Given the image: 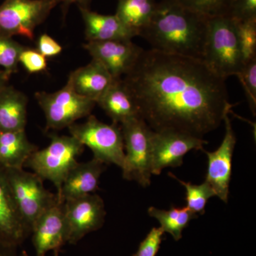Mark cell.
<instances>
[{
    "label": "cell",
    "mask_w": 256,
    "mask_h": 256,
    "mask_svg": "<svg viewBox=\"0 0 256 256\" xmlns=\"http://www.w3.org/2000/svg\"><path fill=\"white\" fill-rule=\"evenodd\" d=\"M141 118L154 132L202 138L230 112L226 79L202 60L144 50L122 79Z\"/></svg>",
    "instance_id": "obj_1"
},
{
    "label": "cell",
    "mask_w": 256,
    "mask_h": 256,
    "mask_svg": "<svg viewBox=\"0 0 256 256\" xmlns=\"http://www.w3.org/2000/svg\"><path fill=\"white\" fill-rule=\"evenodd\" d=\"M207 28L208 18L184 8L176 0H162L140 36L152 50L203 60Z\"/></svg>",
    "instance_id": "obj_2"
},
{
    "label": "cell",
    "mask_w": 256,
    "mask_h": 256,
    "mask_svg": "<svg viewBox=\"0 0 256 256\" xmlns=\"http://www.w3.org/2000/svg\"><path fill=\"white\" fill-rule=\"evenodd\" d=\"M203 62L218 76H237L244 67L236 24L230 16L208 18Z\"/></svg>",
    "instance_id": "obj_3"
},
{
    "label": "cell",
    "mask_w": 256,
    "mask_h": 256,
    "mask_svg": "<svg viewBox=\"0 0 256 256\" xmlns=\"http://www.w3.org/2000/svg\"><path fill=\"white\" fill-rule=\"evenodd\" d=\"M50 138V144L44 149L36 150L24 166L30 168L42 180L53 183L58 196L64 180L78 163L77 158L84 152V146L70 134H52Z\"/></svg>",
    "instance_id": "obj_4"
},
{
    "label": "cell",
    "mask_w": 256,
    "mask_h": 256,
    "mask_svg": "<svg viewBox=\"0 0 256 256\" xmlns=\"http://www.w3.org/2000/svg\"><path fill=\"white\" fill-rule=\"evenodd\" d=\"M124 136V161L122 176L137 182L142 188L151 183L152 134L153 131L141 118L120 124Z\"/></svg>",
    "instance_id": "obj_5"
},
{
    "label": "cell",
    "mask_w": 256,
    "mask_h": 256,
    "mask_svg": "<svg viewBox=\"0 0 256 256\" xmlns=\"http://www.w3.org/2000/svg\"><path fill=\"white\" fill-rule=\"evenodd\" d=\"M68 128L70 136L92 151L94 158L122 169L126 154L124 136L118 124H104L90 114L84 124H74Z\"/></svg>",
    "instance_id": "obj_6"
},
{
    "label": "cell",
    "mask_w": 256,
    "mask_h": 256,
    "mask_svg": "<svg viewBox=\"0 0 256 256\" xmlns=\"http://www.w3.org/2000/svg\"><path fill=\"white\" fill-rule=\"evenodd\" d=\"M10 190L20 215L31 230L38 217L58 198L47 190L44 180L24 169L4 168Z\"/></svg>",
    "instance_id": "obj_7"
},
{
    "label": "cell",
    "mask_w": 256,
    "mask_h": 256,
    "mask_svg": "<svg viewBox=\"0 0 256 256\" xmlns=\"http://www.w3.org/2000/svg\"><path fill=\"white\" fill-rule=\"evenodd\" d=\"M35 98L46 118V128L62 130L92 114L96 102L79 95L67 82L54 92H37Z\"/></svg>",
    "instance_id": "obj_8"
},
{
    "label": "cell",
    "mask_w": 256,
    "mask_h": 256,
    "mask_svg": "<svg viewBox=\"0 0 256 256\" xmlns=\"http://www.w3.org/2000/svg\"><path fill=\"white\" fill-rule=\"evenodd\" d=\"M62 0H4L0 4V32L33 40L34 32Z\"/></svg>",
    "instance_id": "obj_9"
},
{
    "label": "cell",
    "mask_w": 256,
    "mask_h": 256,
    "mask_svg": "<svg viewBox=\"0 0 256 256\" xmlns=\"http://www.w3.org/2000/svg\"><path fill=\"white\" fill-rule=\"evenodd\" d=\"M67 242L76 244L86 235L100 228L106 212L104 200L96 194L64 202Z\"/></svg>",
    "instance_id": "obj_10"
},
{
    "label": "cell",
    "mask_w": 256,
    "mask_h": 256,
    "mask_svg": "<svg viewBox=\"0 0 256 256\" xmlns=\"http://www.w3.org/2000/svg\"><path fill=\"white\" fill-rule=\"evenodd\" d=\"M153 131V130H152ZM207 141L182 134L162 131L152 134V174L160 175L166 168L183 164L184 156L191 150H203Z\"/></svg>",
    "instance_id": "obj_11"
},
{
    "label": "cell",
    "mask_w": 256,
    "mask_h": 256,
    "mask_svg": "<svg viewBox=\"0 0 256 256\" xmlns=\"http://www.w3.org/2000/svg\"><path fill=\"white\" fill-rule=\"evenodd\" d=\"M228 112L224 117L226 132L222 144L214 152L203 150L208 158V168L205 182L210 185L215 196L225 203L228 202L229 186L232 180V158L236 144V137L232 128Z\"/></svg>",
    "instance_id": "obj_12"
},
{
    "label": "cell",
    "mask_w": 256,
    "mask_h": 256,
    "mask_svg": "<svg viewBox=\"0 0 256 256\" xmlns=\"http://www.w3.org/2000/svg\"><path fill=\"white\" fill-rule=\"evenodd\" d=\"M84 48L92 60L105 66L114 79H120L122 76L127 75L143 50L132 40L88 42L84 44Z\"/></svg>",
    "instance_id": "obj_13"
},
{
    "label": "cell",
    "mask_w": 256,
    "mask_h": 256,
    "mask_svg": "<svg viewBox=\"0 0 256 256\" xmlns=\"http://www.w3.org/2000/svg\"><path fill=\"white\" fill-rule=\"evenodd\" d=\"M64 206V202L58 200L43 212L32 226V242L36 256H45L50 250H60L67 242Z\"/></svg>",
    "instance_id": "obj_14"
},
{
    "label": "cell",
    "mask_w": 256,
    "mask_h": 256,
    "mask_svg": "<svg viewBox=\"0 0 256 256\" xmlns=\"http://www.w3.org/2000/svg\"><path fill=\"white\" fill-rule=\"evenodd\" d=\"M30 234L15 204L4 168L0 166V242L18 248Z\"/></svg>",
    "instance_id": "obj_15"
},
{
    "label": "cell",
    "mask_w": 256,
    "mask_h": 256,
    "mask_svg": "<svg viewBox=\"0 0 256 256\" xmlns=\"http://www.w3.org/2000/svg\"><path fill=\"white\" fill-rule=\"evenodd\" d=\"M106 165L95 158L86 162L77 163L64 180L58 200L64 202L95 194Z\"/></svg>",
    "instance_id": "obj_16"
},
{
    "label": "cell",
    "mask_w": 256,
    "mask_h": 256,
    "mask_svg": "<svg viewBox=\"0 0 256 256\" xmlns=\"http://www.w3.org/2000/svg\"><path fill=\"white\" fill-rule=\"evenodd\" d=\"M116 79L102 64L95 60L69 74L68 82L79 95L97 100Z\"/></svg>",
    "instance_id": "obj_17"
},
{
    "label": "cell",
    "mask_w": 256,
    "mask_h": 256,
    "mask_svg": "<svg viewBox=\"0 0 256 256\" xmlns=\"http://www.w3.org/2000/svg\"><path fill=\"white\" fill-rule=\"evenodd\" d=\"M85 25L88 42H106L112 40H132L138 36L114 15L101 14L90 8H78Z\"/></svg>",
    "instance_id": "obj_18"
},
{
    "label": "cell",
    "mask_w": 256,
    "mask_h": 256,
    "mask_svg": "<svg viewBox=\"0 0 256 256\" xmlns=\"http://www.w3.org/2000/svg\"><path fill=\"white\" fill-rule=\"evenodd\" d=\"M114 124H121L139 118V110L122 78L116 79L112 85L96 102Z\"/></svg>",
    "instance_id": "obj_19"
},
{
    "label": "cell",
    "mask_w": 256,
    "mask_h": 256,
    "mask_svg": "<svg viewBox=\"0 0 256 256\" xmlns=\"http://www.w3.org/2000/svg\"><path fill=\"white\" fill-rule=\"evenodd\" d=\"M28 102L26 96L11 86L0 90V132L25 130Z\"/></svg>",
    "instance_id": "obj_20"
},
{
    "label": "cell",
    "mask_w": 256,
    "mask_h": 256,
    "mask_svg": "<svg viewBox=\"0 0 256 256\" xmlns=\"http://www.w3.org/2000/svg\"><path fill=\"white\" fill-rule=\"evenodd\" d=\"M30 142L25 130L0 132V166L6 169H24L26 161L38 150Z\"/></svg>",
    "instance_id": "obj_21"
},
{
    "label": "cell",
    "mask_w": 256,
    "mask_h": 256,
    "mask_svg": "<svg viewBox=\"0 0 256 256\" xmlns=\"http://www.w3.org/2000/svg\"><path fill=\"white\" fill-rule=\"evenodd\" d=\"M156 0H118L116 15L138 36L150 23L156 12Z\"/></svg>",
    "instance_id": "obj_22"
},
{
    "label": "cell",
    "mask_w": 256,
    "mask_h": 256,
    "mask_svg": "<svg viewBox=\"0 0 256 256\" xmlns=\"http://www.w3.org/2000/svg\"><path fill=\"white\" fill-rule=\"evenodd\" d=\"M148 214L159 222L160 228L164 233H169L176 242L182 238L183 230L190 222L198 217L186 206L178 208L172 206L170 210L152 206L148 208Z\"/></svg>",
    "instance_id": "obj_23"
},
{
    "label": "cell",
    "mask_w": 256,
    "mask_h": 256,
    "mask_svg": "<svg viewBox=\"0 0 256 256\" xmlns=\"http://www.w3.org/2000/svg\"><path fill=\"white\" fill-rule=\"evenodd\" d=\"M172 178L181 184L186 190V207L195 214L203 215L205 213V207L208 200L215 196L210 185L204 182L201 184H193L191 182H185L176 178L175 175L169 173Z\"/></svg>",
    "instance_id": "obj_24"
},
{
    "label": "cell",
    "mask_w": 256,
    "mask_h": 256,
    "mask_svg": "<svg viewBox=\"0 0 256 256\" xmlns=\"http://www.w3.org/2000/svg\"><path fill=\"white\" fill-rule=\"evenodd\" d=\"M26 47L0 32V70L9 78L18 72L22 52Z\"/></svg>",
    "instance_id": "obj_25"
},
{
    "label": "cell",
    "mask_w": 256,
    "mask_h": 256,
    "mask_svg": "<svg viewBox=\"0 0 256 256\" xmlns=\"http://www.w3.org/2000/svg\"><path fill=\"white\" fill-rule=\"evenodd\" d=\"M184 8L207 18L230 16L233 0H176Z\"/></svg>",
    "instance_id": "obj_26"
},
{
    "label": "cell",
    "mask_w": 256,
    "mask_h": 256,
    "mask_svg": "<svg viewBox=\"0 0 256 256\" xmlns=\"http://www.w3.org/2000/svg\"><path fill=\"white\" fill-rule=\"evenodd\" d=\"M235 22L242 60L247 64L256 60V18Z\"/></svg>",
    "instance_id": "obj_27"
},
{
    "label": "cell",
    "mask_w": 256,
    "mask_h": 256,
    "mask_svg": "<svg viewBox=\"0 0 256 256\" xmlns=\"http://www.w3.org/2000/svg\"><path fill=\"white\" fill-rule=\"evenodd\" d=\"M252 114L256 112V60L244 64L238 75Z\"/></svg>",
    "instance_id": "obj_28"
},
{
    "label": "cell",
    "mask_w": 256,
    "mask_h": 256,
    "mask_svg": "<svg viewBox=\"0 0 256 256\" xmlns=\"http://www.w3.org/2000/svg\"><path fill=\"white\" fill-rule=\"evenodd\" d=\"M20 64L30 74H38L46 70L47 60L46 57L37 50L25 48L20 56Z\"/></svg>",
    "instance_id": "obj_29"
},
{
    "label": "cell",
    "mask_w": 256,
    "mask_h": 256,
    "mask_svg": "<svg viewBox=\"0 0 256 256\" xmlns=\"http://www.w3.org/2000/svg\"><path fill=\"white\" fill-rule=\"evenodd\" d=\"M164 232L161 228H152L140 244L137 252L132 256H156L163 240Z\"/></svg>",
    "instance_id": "obj_30"
},
{
    "label": "cell",
    "mask_w": 256,
    "mask_h": 256,
    "mask_svg": "<svg viewBox=\"0 0 256 256\" xmlns=\"http://www.w3.org/2000/svg\"><path fill=\"white\" fill-rule=\"evenodd\" d=\"M230 16L236 21L256 18V0H233Z\"/></svg>",
    "instance_id": "obj_31"
},
{
    "label": "cell",
    "mask_w": 256,
    "mask_h": 256,
    "mask_svg": "<svg viewBox=\"0 0 256 256\" xmlns=\"http://www.w3.org/2000/svg\"><path fill=\"white\" fill-rule=\"evenodd\" d=\"M62 50L60 44L46 34L41 35L37 42V50L46 58L60 54Z\"/></svg>",
    "instance_id": "obj_32"
},
{
    "label": "cell",
    "mask_w": 256,
    "mask_h": 256,
    "mask_svg": "<svg viewBox=\"0 0 256 256\" xmlns=\"http://www.w3.org/2000/svg\"><path fill=\"white\" fill-rule=\"evenodd\" d=\"M92 1V0H62V2L60 4H62L64 16L66 14L70 5L75 4L78 5V8H90Z\"/></svg>",
    "instance_id": "obj_33"
},
{
    "label": "cell",
    "mask_w": 256,
    "mask_h": 256,
    "mask_svg": "<svg viewBox=\"0 0 256 256\" xmlns=\"http://www.w3.org/2000/svg\"><path fill=\"white\" fill-rule=\"evenodd\" d=\"M0 256H18V248L0 242Z\"/></svg>",
    "instance_id": "obj_34"
},
{
    "label": "cell",
    "mask_w": 256,
    "mask_h": 256,
    "mask_svg": "<svg viewBox=\"0 0 256 256\" xmlns=\"http://www.w3.org/2000/svg\"><path fill=\"white\" fill-rule=\"evenodd\" d=\"M9 78H6V76L2 70H0V90L8 84Z\"/></svg>",
    "instance_id": "obj_35"
},
{
    "label": "cell",
    "mask_w": 256,
    "mask_h": 256,
    "mask_svg": "<svg viewBox=\"0 0 256 256\" xmlns=\"http://www.w3.org/2000/svg\"><path fill=\"white\" fill-rule=\"evenodd\" d=\"M60 250H54V256H60ZM22 254V256H30L28 255V252H26V250H23Z\"/></svg>",
    "instance_id": "obj_36"
}]
</instances>
